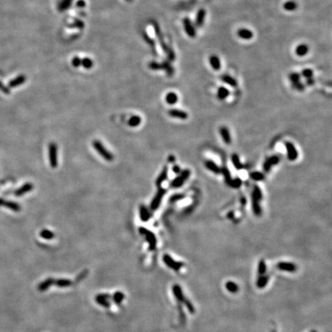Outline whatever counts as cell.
Listing matches in <instances>:
<instances>
[{
  "label": "cell",
  "mask_w": 332,
  "mask_h": 332,
  "mask_svg": "<svg viewBox=\"0 0 332 332\" xmlns=\"http://www.w3.org/2000/svg\"><path fill=\"white\" fill-rule=\"evenodd\" d=\"M219 132H220L221 136H222V139H223L224 142L225 144L230 145L232 143V138H231V135L230 132H229V128L225 126L221 127L220 129H219Z\"/></svg>",
  "instance_id": "ac0fdd59"
},
{
  "label": "cell",
  "mask_w": 332,
  "mask_h": 332,
  "mask_svg": "<svg viewBox=\"0 0 332 332\" xmlns=\"http://www.w3.org/2000/svg\"><path fill=\"white\" fill-rule=\"evenodd\" d=\"M88 272H89V271H88V270L83 271L82 272H81L79 274L78 276H77V278H75V281H76L77 282H79L80 281L83 280L85 278H86V276H87V274H88Z\"/></svg>",
  "instance_id": "816d5d0a"
},
{
  "label": "cell",
  "mask_w": 332,
  "mask_h": 332,
  "mask_svg": "<svg viewBox=\"0 0 332 332\" xmlns=\"http://www.w3.org/2000/svg\"><path fill=\"white\" fill-rule=\"evenodd\" d=\"M178 96L174 93H169L165 96V101L169 105H174L178 102Z\"/></svg>",
  "instance_id": "f35d334b"
},
{
  "label": "cell",
  "mask_w": 332,
  "mask_h": 332,
  "mask_svg": "<svg viewBox=\"0 0 332 332\" xmlns=\"http://www.w3.org/2000/svg\"><path fill=\"white\" fill-rule=\"evenodd\" d=\"M172 171H173L175 174H180V172H182V171H181V169H180V167L178 166V165H174L173 167H172Z\"/></svg>",
  "instance_id": "9f6ffc18"
},
{
  "label": "cell",
  "mask_w": 332,
  "mask_h": 332,
  "mask_svg": "<svg viewBox=\"0 0 332 332\" xmlns=\"http://www.w3.org/2000/svg\"><path fill=\"white\" fill-rule=\"evenodd\" d=\"M126 1H128V2H130V1H131V0H126Z\"/></svg>",
  "instance_id": "6125c7cd"
},
{
  "label": "cell",
  "mask_w": 332,
  "mask_h": 332,
  "mask_svg": "<svg viewBox=\"0 0 332 332\" xmlns=\"http://www.w3.org/2000/svg\"><path fill=\"white\" fill-rule=\"evenodd\" d=\"M269 282V276L267 274L264 275H259L256 280V286L259 289L265 288Z\"/></svg>",
  "instance_id": "ffe728a7"
},
{
  "label": "cell",
  "mask_w": 332,
  "mask_h": 332,
  "mask_svg": "<svg viewBox=\"0 0 332 332\" xmlns=\"http://www.w3.org/2000/svg\"><path fill=\"white\" fill-rule=\"evenodd\" d=\"M241 185H242V181H241V179H240L239 178H235L234 179L232 178V182H231L229 186L233 188H238L241 186Z\"/></svg>",
  "instance_id": "f6af8a7d"
},
{
  "label": "cell",
  "mask_w": 332,
  "mask_h": 332,
  "mask_svg": "<svg viewBox=\"0 0 332 332\" xmlns=\"http://www.w3.org/2000/svg\"><path fill=\"white\" fill-rule=\"evenodd\" d=\"M250 178L254 180V181L259 182V181H262L264 179V174L260 172H253L250 174Z\"/></svg>",
  "instance_id": "7bdbcfd3"
},
{
  "label": "cell",
  "mask_w": 332,
  "mask_h": 332,
  "mask_svg": "<svg viewBox=\"0 0 332 332\" xmlns=\"http://www.w3.org/2000/svg\"><path fill=\"white\" fill-rule=\"evenodd\" d=\"M298 8V4L294 1H288L284 4V9L286 11H294Z\"/></svg>",
  "instance_id": "b9f144b4"
},
{
  "label": "cell",
  "mask_w": 332,
  "mask_h": 332,
  "mask_svg": "<svg viewBox=\"0 0 332 332\" xmlns=\"http://www.w3.org/2000/svg\"><path fill=\"white\" fill-rule=\"evenodd\" d=\"M169 162H172H172H175V157H174V156H169Z\"/></svg>",
  "instance_id": "94428289"
},
{
  "label": "cell",
  "mask_w": 332,
  "mask_h": 332,
  "mask_svg": "<svg viewBox=\"0 0 332 332\" xmlns=\"http://www.w3.org/2000/svg\"><path fill=\"white\" fill-rule=\"evenodd\" d=\"M138 231H139V233L141 235H144L145 237L146 241H148V243L149 245V250L153 251V250L156 249V245H157V240H156V237L154 235V233L144 227H140Z\"/></svg>",
  "instance_id": "3957f363"
},
{
  "label": "cell",
  "mask_w": 332,
  "mask_h": 332,
  "mask_svg": "<svg viewBox=\"0 0 332 332\" xmlns=\"http://www.w3.org/2000/svg\"><path fill=\"white\" fill-rule=\"evenodd\" d=\"M26 76L21 75H19V76L16 77V79H12V81H10L9 83V86L10 88H16L17 87V86H20V85L23 84V83L26 82Z\"/></svg>",
  "instance_id": "f1b7e54d"
},
{
  "label": "cell",
  "mask_w": 332,
  "mask_h": 332,
  "mask_svg": "<svg viewBox=\"0 0 332 332\" xmlns=\"http://www.w3.org/2000/svg\"><path fill=\"white\" fill-rule=\"evenodd\" d=\"M163 259L164 263H165L169 268L172 269L175 271H178L180 269L182 268L184 266V264L182 262H180V261H177L175 260H174L173 258L171 257L169 254H165L163 255Z\"/></svg>",
  "instance_id": "8992f818"
},
{
  "label": "cell",
  "mask_w": 332,
  "mask_h": 332,
  "mask_svg": "<svg viewBox=\"0 0 332 332\" xmlns=\"http://www.w3.org/2000/svg\"><path fill=\"white\" fill-rule=\"evenodd\" d=\"M112 298V295L109 294H99L96 297V303L102 306L105 308H109L111 306L110 299Z\"/></svg>",
  "instance_id": "30bf717a"
},
{
  "label": "cell",
  "mask_w": 332,
  "mask_h": 332,
  "mask_svg": "<svg viewBox=\"0 0 332 332\" xmlns=\"http://www.w3.org/2000/svg\"><path fill=\"white\" fill-rule=\"evenodd\" d=\"M190 172L188 169H185L180 172L179 176H177L175 179L171 182V187L173 188H178L182 187L190 176Z\"/></svg>",
  "instance_id": "277c9868"
},
{
  "label": "cell",
  "mask_w": 332,
  "mask_h": 332,
  "mask_svg": "<svg viewBox=\"0 0 332 332\" xmlns=\"http://www.w3.org/2000/svg\"><path fill=\"white\" fill-rule=\"evenodd\" d=\"M40 236L42 238L46 240H51L55 237L54 233L52 232H51L50 230H48V229H44L42 232H40Z\"/></svg>",
  "instance_id": "60d3db41"
},
{
  "label": "cell",
  "mask_w": 332,
  "mask_h": 332,
  "mask_svg": "<svg viewBox=\"0 0 332 332\" xmlns=\"http://www.w3.org/2000/svg\"><path fill=\"white\" fill-rule=\"evenodd\" d=\"M209 62H210L211 65L212 67V68L214 70H219L221 68V62L220 59L218 56L216 55H211L209 58Z\"/></svg>",
  "instance_id": "f546056e"
},
{
  "label": "cell",
  "mask_w": 332,
  "mask_h": 332,
  "mask_svg": "<svg viewBox=\"0 0 332 332\" xmlns=\"http://www.w3.org/2000/svg\"><path fill=\"white\" fill-rule=\"evenodd\" d=\"M166 194V189L163 188H159V191H157L156 194L155 195V197L153 198L152 201L151 202V209L153 211H156L159 208V207L160 206L161 202L162 201V198H163L164 195Z\"/></svg>",
  "instance_id": "52a82bcc"
},
{
  "label": "cell",
  "mask_w": 332,
  "mask_h": 332,
  "mask_svg": "<svg viewBox=\"0 0 332 332\" xmlns=\"http://www.w3.org/2000/svg\"><path fill=\"white\" fill-rule=\"evenodd\" d=\"M206 16V12L205 10L201 9L197 13V16H196V19H195V24L196 26L198 27H201L203 25L204 22V18H205Z\"/></svg>",
  "instance_id": "83f0119b"
},
{
  "label": "cell",
  "mask_w": 332,
  "mask_h": 332,
  "mask_svg": "<svg viewBox=\"0 0 332 332\" xmlns=\"http://www.w3.org/2000/svg\"><path fill=\"white\" fill-rule=\"evenodd\" d=\"M112 299L116 305H121V303L125 299V295H124V293H122L121 292H117L112 295Z\"/></svg>",
  "instance_id": "836d02e7"
},
{
  "label": "cell",
  "mask_w": 332,
  "mask_h": 332,
  "mask_svg": "<svg viewBox=\"0 0 332 332\" xmlns=\"http://www.w3.org/2000/svg\"><path fill=\"white\" fill-rule=\"evenodd\" d=\"M73 26L74 27H78V28H83V26H84V23H82V21H80V20L79 19H76L75 21V23H73Z\"/></svg>",
  "instance_id": "11a10c76"
},
{
  "label": "cell",
  "mask_w": 332,
  "mask_h": 332,
  "mask_svg": "<svg viewBox=\"0 0 332 332\" xmlns=\"http://www.w3.org/2000/svg\"><path fill=\"white\" fill-rule=\"evenodd\" d=\"M301 75H302L306 79L312 78L313 71L311 69H310V68H305V69H304L303 71H302Z\"/></svg>",
  "instance_id": "681fc988"
},
{
  "label": "cell",
  "mask_w": 332,
  "mask_h": 332,
  "mask_svg": "<svg viewBox=\"0 0 332 332\" xmlns=\"http://www.w3.org/2000/svg\"><path fill=\"white\" fill-rule=\"evenodd\" d=\"M237 35L239 38L242 39H245V40H249V39H252L253 37V33L248 29H245V28H242V29H238V32H237Z\"/></svg>",
  "instance_id": "44dd1931"
},
{
  "label": "cell",
  "mask_w": 332,
  "mask_h": 332,
  "mask_svg": "<svg viewBox=\"0 0 332 332\" xmlns=\"http://www.w3.org/2000/svg\"><path fill=\"white\" fill-rule=\"evenodd\" d=\"M85 5H86V2L83 1V0H79L76 3V6L78 8H83V7H85Z\"/></svg>",
  "instance_id": "6f0895ef"
},
{
  "label": "cell",
  "mask_w": 332,
  "mask_h": 332,
  "mask_svg": "<svg viewBox=\"0 0 332 332\" xmlns=\"http://www.w3.org/2000/svg\"><path fill=\"white\" fill-rule=\"evenodd\" d=\"M251 206H252V210L254 214L258 217L261 216V213H262V210H261V207L260 205V202L251 200Z\"/></svg>",
  "instance_id": "e575fe53"
},
{
  "label": "cell",
  "mask_w": 332,
  "mask_h": 332,
  "mask_svg": "<svg viewBox=\"0 0 332 332\" xmlns=\"http://www.w3.org/2000/svg\"><path fill=\"white\" fill-rule=\"evenodd\" d=\"M276 267L281 271L288 273H295L297 271L296 264L289 261H280L276 264Z\"/></svg>",
  "instance_id": "ba28073f"
},
{
  "label": "cell",
  "mask_w": 332,
  "mask_h": 332,
  "mask_svg": "<svg viewBox=\"0 0 332 332\" xmlns=\"http://www.w3.org/2000/svg\"><path fill=\"white\" fill-rule=\"evenodd\" d=\"M262 191H261V189L260 188V187L256 185H254L252 189V194H251V200L260 202L262 200Z\"/></svg>",
  "instance_id": "603a6c76"
},
{
  "label": "cell",
  "mask_w": 332,
  "mask_h": 332,
  "mask_svg": "<svg viewBox=\"0 0 332 332\" xmlns=\"http://www.w3.org/2000/svg\"><path fill=\"white\" fill-rule=\"evenodd\" d=\"M279 162H280V159H279L278 156H271L263 164V169H264V172H269L273 165H277V164L279 163Z\"/></svg>",
  "instance_id": "4fadbf2b"
},
{
  "label": "cell",
  "mask_w": 332,
  "mask_h": 332,
  "mask_svg": "<svg viewBox=\"0 0 332 332\" xmlns=\"http://www.w3.org/2000/svg\"><path fill=\"white\" fill-rule=\"evenodd\" d=\"M308 51H309L308 46L307 45H305V44H301V45H299L296 48L295 52H296V54L298 56H305L308 53Z\"/></svg>",
  "instance_id": "1f68e13d"
},
{
  "label": "cell",
  "mask_w": 332,
  "mask_h": 332,
  "mask_svg": "<svg viewBox=\"0 0 332 332\" xmlns=\"http://www.w3.org/2000/svg\"><path fill=\"white\" fill-rule=\"evenodd\" d=\"M49 159L51 167L55 169L58 166V146L55 142L49 145Z\"/></svg>",
  "instance_id": "5b68a950"
},
{
  "label": "cell",
  "mask_w": 332,
  "mask_h": 332,
  "mask_svg": "<svg viewBox=\"0 0 332 332\" xmlns=\"http://www.w3.org/2000/svg\"><path fill=\"white\" fill-rule=\"evenodd\" d=\"M152 24H153V27H154L155 29V32H156V35L157 36L158 39H159V42H160V45L161 46H162V49H163L164 52L168 55L169 60H170V61H173V60L175 59V54H174L173 51H172V49H171L170 48L166 45V43H165V41H164L163 36H162V33H161L160 28H159V26H158L157 23H156V22H154V23H152Z\"/></svg>",
  "instance_id": "6da1fadb"
},
{
  "label": "cell",
  "mask_w": 332,
  "mask_h": 332,
  "mask_svg": "<svg viewBox=\"0 0 332 332\" xmlns=\"http://www.w3.org/2000/svg\"><path fill=\"white\" fill-rule=\"evenodd\" d=\"M168 113H169V115H170L171 117H172V118H178V119H182V120L187 119L188 116L187 112H185V111L180 110V109H170V110H169Z\"/></svg>",
  "instance_id": "2e32d148"
},
{
  "label": "cell",
  "mask_w": 332,
  "mask_h": 332,
  "mask_svg": "<svg viewBox=\"0 0 332 332\" xmlns=\"http://www.w3.org/2000/svg\"><path fill=\"white\" fill-rule=\"evenodd\" d=\"M289 79L292 82V83L296 82H299L300 79H301V75H300L298 73H292L291 75H289L288 76Z\"/></svg>",
  "instance_id": "c3c4849f"
},
{
  "label": "cell",
  "mask_w": 332,
  "mask_h": 332,
  "mask_svg": "<svg viewBox=\"0 0 332 332\" xmlns=\"http://www.w3.org/2000/svg\"><path fill=\"white\" fill-rule=\"evenodd\" d=\"M172 291H173L174 296H175V298H176L178 302H179V303H183L185 305L188 300L186 299V298L184 296L182 288H181L179 285H175L173 286V288H172Z\"/></svg>",
  "instance_id": "7c38bea8"
},
{
  "label": "cell",
  "mask_w": 332,
  "mask_h": 332,
  "mask_svg": "<svg viewBox=\"0 0 332 332\" xmlns=\"http://www.w3.org/2000/svg\"><path fill=\"white\" fill-rule=\"evenodd\" d=\"M54 281H55V278H48L46 280H44L43 281L41 282L38 286V289H39V292H44L49 290V288L54 285Z\"/></svg>",
  "instance_id": "e0dca14e"
},
{
  "label": "cell",
  "mask_w": 332,
  "mask_h": 332,
  "mask_svg": "<svg viewBox=\"0 0 332 332\" xmlns=\"http://www.w3.org/2000/svg\"><path fill=\"white\" fill-rule=\"evenodd\" d=\"M0 206L8 208L13 211L15 212H19L21 210V206L19 204H17L16 202L11 201H6V200H4L2 198H0Z\"/></svg>",
  "instance_id": "9a60e30c"
},
{
  "label": "cell",
  "mask_w": 332,
  "mask_h": 332,
  "mask_svg": "<svg viewBox=\"0 0 332 332\" xmlns=\"http://www.w3.org/2000/svg\"><path fill=\"white\" fill-rule=\"evenodd\" d=\"M145 39L146 41H147L148 42H149V44H150L151 46H152V48H154V49H156V45H155V43L153 42V40H152V39H150V38L149 37V36H145Z\"/></svg>",
  "instance_id": "680465c9"
},
{
  "label": "cell",
  "mask_w": 332,
  "mask_h": 332,
  "mask_svg": "<svg viewBox=\"0 0 332 332\" xmlns=\"http://www.w3.org/2000/svg\"><path fill=\"white\" fill-rule=\"evenodd\" d=\"M204 165H205L206 169H208L209 171L212 172L213 173L216 174V175H218L221 173V168H219L218 165L214 162L211 160H207L204 162Z\"/></svg>",
  "instance_id": "cb8c5ba5"
},
{
  "label": "cell",
  "mask_w": 332,
  "mask_h": 332,
  "mask_svg": "<svg viewBox=\"0 0 332 332\" xmlns=\"http://www.w3.org/2000/svg\"><path fill=\"white\" fill-rule=\"evenodd\" d=\"M149 67H150V68L154 69V70H157V69L165 70V71L167 72L168 75H170V76L173 75V72H174V70L173 68H172V67L171 66L170 64L167 62H163L162 64L157 63V62H152L149 64Z\"/></svg>",
  "instance_id": "9c48e42d"
},
{
  "label": "cell",
  "mask_w": 332,
  "mask_h": 332,
  "mask_svg": "<svg viewBox=\"0 0 332 332\" xmlns=\"http://www.w3.org/2000/svg\"><path fill=\"white\" fill-rule=\"evenodd\" d=\"M93 145L94 147L95 150L105 160H106L107 162H112L113 161L114 156L112 155V153L110 152L109 150L105 149V146L102 144V142L100 141H99V140H94L93 142Z\"/></svg>",
  "instance_id": "7a4b0ae2"
},
{
  "label": "cell",
  "mask_w": 332,
  "mask_h": 332,
  "mask_svg": "<svg viewBox=\"0 0 332 332\" xmlns=\"http://www.w3.org/2000/svg\"><path fill=\"white\" fill-rule=\"evenodd\" d=\"M314 83V79H313L312 78H309V79H307V84L308 85V86H311V85H313Z\"/></svg>",
  "instance_id": "91938a15"
},
{
  "label": "cell",
  "mask_w": 332,
  "mask_h": 332,
  "mask_svg": "<svg viewBox=\"0 0 332 332\" xmlns=\"http://www.w3.org/2000/svg\"><path fill=\"white\" fill-rule=\"evenodd\" d=\"M232 164H233L234 167H235L236 169H238V170H241V169H244L243 164L240 162L239 157H238V156L237 154L232 155Z\"/></svg>",
  "instance_id": "74e56055"
},
{
  "label": "cell",
  "mask_w": 332,
  "mask_h": 332,
  "mask_svg": "<svg viewBox=\"0 0 332 332\" xmlns=\"http://www.w3.org/2000/svg\"><path fill=\"white\" fill-rule=\"evenodd\" d=\"M72 281L70 279L66 278H58L55 279L54 281V285L58 287V288H68L72 285Z\"/></svg>",
  "instance_id": "4316f807"
},
{
  "label": "cell",
  "mask_w": 332,
  "mask_h": 332,
  "mask_svg": "<svg viewBox=\"0 0 332 332\" xmlns=\"http://www.w3.org/2000/svg\"><path fill=\"white\" fill-rule=\"evenodd\" d=\"M81 65H82L84 68H87V69H89V68H91L92 66L93 65V62L90 58H83V59H82Z\"/></svg>",
  "instance_id": "ee69618b"
},
{
  "label": "cell",
  "mask_w": 332,
  "mask_h": 332,
  "mask_svg": "<svg viewBox=\"0 0 332 332\" xmlns=\"http://www.w3.org/2000/svg\"><path fill=\"white\" fill-rule=\"evenodd\" d=\"M183 25H184V29H185V33H187L189 37L191 38H194L196 36V32L194 27L193 26V25L191 24V21L188 18H185L183 19Z\"/></svg>",
  "instance_id": "5bb4252c"
},
{
  "label": "cell",
  "mask_w": 332,
  "mask_h": 332,
  "mask_svg": "<svg viewBox=\"0 0 332 332\" xmlns=\"http://www.w3.org/2000/svg\"><path fill=\"white\" fill-rule=\"evenodd\" d=\"M221 173L223 175L226 184H227L228 185H230L231 182H232V178L229 169H228L226 167H222V169H221Z\"/></svg>",
  "instance_id": "d6a6232c"
},
{
  "label": "cell",
  "mask_w": 332,
  "mask_h": 332,
  "mask_svg": "<svg viewBox=\"0 0 332 332\" xmlns=\"http://www.w3.org/2000/svg\"><path fill=\"white\" fill-rule=\"evenodd\" d=\"M168 174H169V169H168L167 166H165V168H164L163 169H162V171L161 172L160 175H159V177L157 178V179H156V185H157L158 187H160L161 185H162V183H163L164 182H165V180L167 179L168 178Z\"/></svg>",
  "instance_id": "484cf974"
},
{
  "label": "cell",
  "mask_w": 332,
  "mask_h": 332,
  "mask_svg": "<svg viewBox=\"0 0 332 332\" xmlns=\"http://www.w3.org/2000/svg\"><path fill=\"white\" fill-rule=\"evenodd\" d=\"M292 86H293L294 89H297V90H298V91H303L304 89H305V86H304V84H302V83H301L300 81L292 83Z\"/></svg>",
  "instance_id": "f907efd6"
},
{
  "label": "cell",
  "mask_w": 332,
  "mask_h": 332,
  "mask_svg": "<svg viewBox=\"0 0 332 332\" xmlns=\"http://www.w3.org/2000/svg\"><path fill=\"white\" fill-rule=\"evenodd\" d=\"M0 91H2L4 94L9 95L10 93L9 89L6 86H4V85L2 84V82H0Z\"/></svg>",
  "instance_id": "db71d44e"
},
{
  "label": "cell",
  "mask_w": 332,
  "mask_h": 332,
  "mask_svg": "<svg viewBox=\"0 0 332 332\" xmlns=\"http://www.w3.org/2000/svg\"><path fill=\"white\" fill-rule=\"evenodd\" d=\"M311 332H317V331H314V330H313V331H311Z\"/></svg>",
  "instance_id": "be15d7a7"
},
{
  "label": "cell",
  "mask_w": 332,
  "mask_h": 332,
  "mask_svg": "<svg viewBox=\"0 0 332 332\" xmlns=\"http://www.w3.org/2000/svg\"><path fill=\"white\" fill-rule=\"evenodd\" d=\"M33 189V185L32 183H26L20 187L19 189L15 191V194L16 196H22L26 193L31 191Z\"/></svg>",
  "instance_id": "7402d4cb"
},
{
  "label": "cell",
  "mask_w": 332,
  "mask_h": 332,
  "mask_svg": "<svg viewBox=\"0 0 332 332\" xmlns=\"http://www.w3.org/2000/svg\"><path fill=\"white\" fill-rule=\"evenodd\" d=\"M225 288L226 291L231 294H236L239 292V286L236 282L233 281H228L225 282Z\"/></svg>",
  "instance_id": "d6986e66"
},
{
  "label": "cell",
  "mask_w": 332,
  "mask_h": 332,
  "mask_svg": "<svg viewBox=\"0 0 332 332\" xmlns=\"http://www.w3.org/2000/svg\"><path fill=\"white\" fill-rule=\"evenodd\" d=\"M285 148H286L287 151V157L288 160L292 161V162L296 160L298 158V152L295 146L292 142H288L285 143Z\"/></svg>",
  "instance_id": "8fae6325"
},
{
  "label": "cell",
  "mask_w": 332,
  "mask_h": 332,
  "mask_svg": "<svg viewBox=\"0 0 332 332\" xmlns=\"http://www.w3.org/2000/svg\"><path fill=\"white\" fill-rule=\"evenodd\" d=\"M229 94H230V93H229V90L227 88L220 87L218 90L217 96L220 100H224L229 96Z\"/></svg>",
  "instance_id": "8d00e7d4"
},
{
  "label": "cell",
  "mask_w": 332,
  "mask_h": 332,
  "mask_svg": "<svg viewBox=\"0 0 332 332\" xmlns=\"http://www.w3.org/2000/svg\"><path fill=\"white\" fill-rule=\"evenodd\" d=\"M139 215L140 218L142 222H146L150 219V213H149V211L144 204H141L139 207Z\"/></svg>",
  "instance_id": "d4e9b609"
},
{
  "label": "cell",
  "mask_w": 332,
  "mask_h": 332,
  "mask_svg": "<svg viewBox=\"0 0 332 332\" xmlns=\"http://www.w3.org/2000/svg\"><path fill=\"white\" fill-rule=\"evenodd\" d=\"M142 118L138 115H133L128 120V125L131 127H137L141 124Z\"/></svg>",
  "instance_id": "ab89813d"
},
{
  "label": "cell",
  "mask_w": 332,
  "mask_h": 332,
  "mask_svg": "<svg viewBox=\"0 0 332 332\" xmlns=\"http://www.w3.org/2000/svg\"><path fill=\"white\" fill-rule=\"evenodd\" d=\"M72 2V0H62L61 3L59 4V10L63 11L68 9Z\"/></svg>",
  "instance_id": "7dc6e473"
},
{
  "label": "cell",
  "mask_w": 332,
  "mask_h": 332,
  "mask_svg": "<svg viewBox=\"0 0 332 332\" xmlns=\"http://www.w3.org/2000/svg\"><path fill=\"white\" fill-rule=\"evenodd\" d=\"M267 264H266L265 261H264V260H261V261L258 262V276L266 274H267Z\"/></svg>",
  "instance_id": "d590c367"
},
{
  "label": "cell",
  "mask_w": 332,
  "mask_h": 332,
  "mask_svg": "<svg viewBox=\"0 0 332 332\" xmlns=\"http://www.w3.org/2000/svg\"><path fill=\"white\" fill-rule=\"evenodd\" d=\"M185 198V195L183 194H173L172 196H171L170 198H169V202L173 203L176 202V201H180V200L183 199Z\"/></svg>",
  "instance_id": "bcb514c9"
},
{
  "label": "cell",
  "mask_w": 332,
  "mask_h": 332,
  "mask_svg": "<svg viewBox=\"0 0 332 332\" xmlns=\"http://www.w3.org/2000/svg\"><path fill=\"white\" fill-rule=\"evenodd\" d=\"M222 82H224L225 83L228 84L229 86H232V87L235 88L238 86V82H236V80L234 78H232L230 75H224L222 76Z\"/></svg>",
  "instance_id": "4dcf8cb0"
},
{
  "label": "cell",
  "mask_w": 332,
  "mask_h": 332,
  "mask_svg": "<svg viewBox=\"0 0 332 332\" xmlns=\"http://www.w3.org/2000/svg\"><path fill=\"white\" fill-rule=\"evenodd\" d=\"M81 61L82 59H80L79 57L78 56L74 57V58H72V65L74 67H79L80 65H81Z\"/></svg>",
  "instance_id": "f5cc1de1"
}]
</instances>
